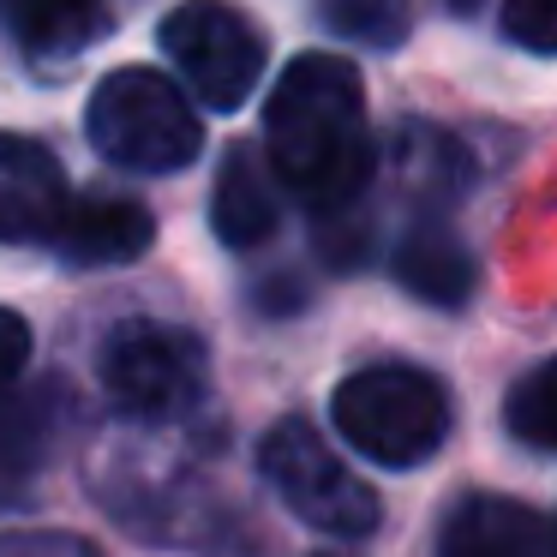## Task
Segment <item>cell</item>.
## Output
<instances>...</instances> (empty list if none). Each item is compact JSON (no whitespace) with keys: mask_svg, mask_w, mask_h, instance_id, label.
<instances>
[{"mask_svg":"<svg viewBox=\"0 0 557 557\" xmlns=\"http://www.w3.org/2000/svg\"><path fill=\"white\" fill-rule=\"evenodd\" d=\"M504 420H509V432H516L528 449L557 456V360H540L516 389H509Z\"/></svg>","mask_w":557,"mask_h":557,"instance_id":"16","label":"cell"},{"mask_svg":"<svg viewBox=\"0 0 557 557\" xmlns=\"http://www.w3.org/2000/svg\"><path fill=\"white\" fill-rule=\"evenodd\" d=\"M85 133L114 169L174 174L205 150V121L181 97V85L150 66H121L90 90Z\"/></svg>","mask_w":557,"mask_h":557,"instance_id":"2","label":"cell"},{"mask_svg":"<svg viewBox=\"0 0 557 557\" xmlns=\"http://www.w3.org/2000/svg\"><path fill=\"white\" fill-rule=\"evenodd\" d=\"M210 354L193 330L157 324V318H126L102 342V389L133 420H181L198 408L210 384Z\"/></svg>","mask_w":557,"mask_h":557,"instance_id":"5","label":"cell"},{"mask_svg":"<svg viewBox=\"0 0 557 557\" xmlns=\"http://www.w3.org/2000/svg\"><path fill=\"white\" fill-rule=\"evenodd\" d=\"M13 30L37 61H73L102 30V0H13Z\"/></svg>","mask_w":557,"mask_h":557,"instance_id":"13","label":"cell"},{"mask_svg":"<svg viewBox=\"0 0 557 557\" xmlns=\"http://www.w3.org/2000/svg\"><path fill=\"white\" fill-rule=\"evenodd\" d=\"M210 228L234 252H252L276 234V193H270V174L252 145H234L222 157L216 186H210Z\"/></svg>","mask_w":557,"mask_h":557,"instance_id":"11","label":"cell"},{"mask_svg":"<svg viewBox=\"0 0 557 557\" xmlns=\"http://www.w3.org/2000/svg\"><path fill=\"white\" fill-rule=\"evenodd\" d=\"M25 360H30V324L0 306V396L25 377Z\"/></svg>","mask_w":557,"mask_h":557,"instance_id":"19","label":"cell"},{"mask_svg":"<svg viewBox=\"0 0 557 557\" xmlns=\"http://www.w3.org/2000/svg\"><path fill=\"white\" fill-rule=\"evenodd\" d=\"M264 150L318 222L354 210L377 162L360 73L342 54H300L264 102Z\"/></svg>","mask_w":557,"mask_h":557,"instance_id":"1","label":"cell"},{"mask_svg":"<svg viewBox=\"0 0 557 557\" xmlns=\"http://www.w3.org/2000/svg\"><path fill=\"white\" fill-rule=\"evenodd\" d=\"M258 468L306 528L330 533V540H366L377 528V492L318 437V425L276 420L258 444Z\"/></svg>","mask_w":557,"mask_h":557,"instance_id":"4","label":"cell"},{"mask_svg":"<svg viewBox=\"0 0 557 557\" xmlns=\"http://www.w3.org/2000/svg\"><path fill=\"white\" fill-rule=\"evenodd\" d=\"M330 37L360 42V49H401L413 30V7L408 0H318Z\"/></svg>","mask_w":557,"mask_h":557,"instance_id":"15","label":"cell"},{"mask_svg":"<svg viewBox=\"0 0 557 557\" xmlns=\"http://www.w3.org/2000/svg\"><path fill=\"white\" fill-rule=\"evenodd\" d=\"M545 557H557V521L545 528Z\"/></svg>","mask_w":557,"mask_h":557,"instance_id":"21","label":"cell"},{"mask_svg":"<svg viewBox=\"0 0 557 557\" xmlns=\"http://www.w3.org/2000/svg\"><path fill=\"white\" fill-rule=\"evenodd\" d=\"M162 49L186 73V85L205 97V109L234 114L252 97L258 73H264V37L252 18H240L228 0H181L162 18Z\"/></svg>","mask_w":557,"mask_h":557,"instance_id":"6","label":"cell"},{"mask_svg":"<svg viewBox=\"0 0 557 557\" xmlns=\"http://www.w3.org/2000/svg\"><path fill=\"white\" fill-rule=\"evenodd\" d=\"M54 437H61V389L54 384L0 396V504L30 492V480L49 468Z\"/></svg>","mask_w":557,"mask_h":557,"instance_id":"10","label":"cell"},{"mask_svg":"<svg viewBox=\"0 0 557 557\" xmlns=\"http://www.w3.org/2000/svg\"><path fill=\"white\" fill-rule=\"evenodd\" d=\"M509 42L533 54H557V0H504V13H497Z\"/></svg>","mask_w":557,"mask_h":557,"instance_id":"17","label":"cell"},{"mask_svg":"<svg viewBox=\"0 0 557 557\" xmlns=\"http://www.w3.org/2000/svg\"><path fill=\"white\" fill-rule=\"evenodd\" d=\"M396 282L425 306H461L480 282V264L444 222H420L396 240Z\"/></svg>","mask_w":557,"mask_h":557,"instance_id":"12","label":"cell"},{"mask_svg":"<svg viewBox=\"0 0 557 557\" xmlns=\"http://www.w3.org/2000/svg\"><path fill=\"white\" fill-rule=\"evenodd\" d=\"M336 432L384 468H420L449 437V396L420 366H366L336 389Z\"/></svg>","mask_w":557,"mask_h":557,"instance_id":"3","label":"cell"},{"mask_svg":"<svg viewBox=\"0 0 557 557\" xmlns=\"http://www.w3.org/2000/svg\"><path fill=\"white\" fill-rule=\"evenodd\" d=\"M437 557H545V521L516 497L473 492L449 509Z\"/></svg>","mask_w":557,"mask_h":557,"instance_id":"9","label":"cell"},{"mask_svg":"<svg viewBox=\"0 0 557 557\" xmlns=\"http://www.w3.org/2000/svg\"><path fill=\"white\" fill-rule=\"evenodd\" d=\"M0 557H97V545L73 533H7Z\"/></svg>","mask_w":557,"mask_h":557,"instance_id":"18","label":"cell"},{"mask_svg":"<svg viewBox=\"0 0 557 557\" xmlns=\"http://www.w3.org/2000/svg\"><path fill=\"white\" fill-rule=\"evenodd\" d=\"M66 174L37 138L0 133V240H49L66 210Z\"/></svg>","mask_w":557,"mask_h":557,"instance_id":"7","label":"cell"},{"mask_svg":"<svg viewBox=\"0 0 557 557\" xmlns=\"http://www.w3.org/2000/svg\"><path fill=\"white\" fill-rule=\"evenodd\" d=\"M396 181H401V193L420 198V205H444V198L461 193L468 162H461L456 138L432 133V126H408V133L396 138Z\"/></svg>","mask_w":557,"mask_h":557,"instance_id":"14","label":"cell"},{"mask_svg":"<svg viewBox=\"0 0 557 557\" xmlns=\"http://www.w3.org/2000/svg\"><path fill=\"white\" fill-rule=\"evenodd\" d=\"M449 13H461V18H468V13H480V0H449Z\"/></svg>","mask_w":557,"mask_h":557,"instance_id":"20","label":"cell"},{"mask_svg":"<svg viewBox=\"0 0 557 557\" xmlns=\"http://www.w3.org/2000/svg\"><path fill=\"white\" fill-rule=\"evenodd\" d=\"M49 240L61 246L66 264L109 270V264L145 258L150 240H157V222H150V210L138 198H66Z\"/></svg>","mask_w":557,"mask_h":557,"instance_id":"8","label":"cell"}]
</instances>
